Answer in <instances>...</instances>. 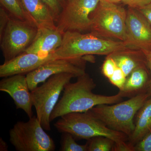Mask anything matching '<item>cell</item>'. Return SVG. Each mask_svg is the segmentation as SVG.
Instances as JSON below:
<instances>
[{
  "mask_svg": "<svg viewBox=\"0 0 151 151\" xmlns=\"http://www.w3.org/2000/svg\"><path fill=\"white\" fill-rule=\"evenodd\" d=\"M130 49L124 42L99 37L91 33L66 31L63 34L61 45L52 53L55 59L76 58L90 55H109Z\"/></svg>",
  "mask_w": 151,
  "mask_h": 151,
  "instance_id": "2",
  "label": "cell"
},
{
  "mask_svg": "<svg viewBox=\"0 0 151 151\" xmlns=\"http://www.w3.org/2000/svg\"><path fill=\"white\" fill-rule=\"evenodd\" d=\"M11 16L2 7L0 8V37L2 35L8 23Z\"/></svg>",
  "mask_w": 151,
  "mask_h": 151,
  "instance_id": "27",
  "label": "cell"
},
{
  "mask_svg": "<svg viewBox=\"0 0 151 151\" xmlns=\"http://www.w3.org/2000/svg\"><path fill=\"white\" fill-rule=\"evenodd\" d=\"M0 90L10 96L17 109L24 111L29 119L34 116L31 93L26 76L17 74L4 77L0 81Z\"/></svg>",
  "mask_w": 151,
  "mask_h": 151,
  "instance_id": "12",
  "label": "cell"
},
{
  "mask_svg": "<svg viewBox=\"0 0 151 151\" xmlns=\"http://www.w3.org/2000/svg\"><path fill=\"white\" fill-rule=\"evenodd\" d=\"M135 127L128 142L134 148L136 144L151 132V96L145 102L136 116Z\"/></svg>",
  "mask_w": 151,
  "mask_h": 151,
  "instance_id": "17",
  "label": "cell"
},
{
  "mask_svg": "<svg viewBox=\"0 0 151 151\" xmlns=\"http://www.w3.org/2000/svg\"><path fill=\"white\" fill-rule=\"evenodd\" d=\"M76 77L72 73H63L52 76L37 86L31 93L32 104L35 108L37 117L46 131L51 129L50 116L57 103L60 93L71 78Z\"/></svg>",
  "mask_w": 151,
  "mask_h": 151,
  "instance_id": "6",
  "label": "cell"
},
{
  "mask_svg": "<svg viewBox=\"0 0 151 151\" xmlns=\"http://www.w3.org/2000/svg\"><path fill=\"white\" fill-rule=\"evenodd\" d=\"M63 34L57 29L38 28L33 41L24 52L46 55L53 53L61 45Z\"/></svg>",
  "mask_w": 151,
  "mask_h": 151,
  "instance_id": "14",
  "label": "cell"
},
{
  "mask_svg": "<svg viewBox=\"0 0 151 151\" xmlns=\"http://www.w3.org/2000/svg\"><path fill=\"white\" fill-rule=\"evenodd\" d=\"M117 67V64L113 58L110 55H108L102 65V73L105 77L109 78L113 75Z\"/></svg>",
  "mask_w": 151,
  "mask_h": 151,
  "instance_id": "24",
  "label": "cell"
},
{
  "mask_svg": "<svg viewBox=\"0 0 151 151\" xmlns=\"http://www.w3.org/2000/svg\"><path fill=\"white\" fill-rule=\"evenodd\" d=\"M126 29L125 42L130 49L151 50V25L137 9L127 10Z\"/></svg>",
  "mask_w": 151,
  "mask_h": 151,
  "instance_id": "11",
  "label": "cell"
},
{
  "mask_svg": "<svg viewBox=\"0 0 151 151\" xmlns=\"http://www.w3.org/2000/svg\"><path fill=\"white\" fill-rule=\"evenodd\" d=\"M8 150V146L6 143L3 140L2 138H1L0 139V151H6Z\"/></svg>",
  "mask_w": 151,
  "mask_h": 151,
  "instance_id": "30",
  "label": "cell"
},
{
  "mask_svg": "<svg viewBox=\"0 0 151 151\" xmlns=\"http://www.w3.org/2000/svg\"><path fill=\"white\" fill-rule=\"evenodd\" d=\"M50 9L55 21L61 13L65 2V0H42Z\"/></svg>",
  "mask_w": 151,
  "mask_h": 151,
  "instance_id": "23",
  "label": "cell"
},
{
  "mask_svg": "<svg viewBox=\"0 0 151 151\" xmlns=\"http://www.w3.org/2000/svg\"><path fill=\"white\" fill-rule=\"evenodd\" d=\"M134 151H151V132L134 147Z\"/></svg>",
  "mask_w": 151,
  "mask_h": 151,
  "instance_id": "25",
  "label": "cell"
},
{
  "mask_svg": "<svg viewBox=\"0 0 151 151\" xmlns=\"http://www.w3.org/2000/svg\"><path fill=\"white\" fill-rule=\"evenodd\" d=\"M23 8L32 23L38 28L45 27L56 29L53 14L42 0H19Z\"/></svg>",
  "mask_w": 151,
  "mask_h": 151,
  "instance_id": "16",
  "label": "cell"
},
{
  "mask_svg": "<svg viewBox=\"0 0 151 151\" xmlns=\"http://www.w3.org/2000/svg\"><path fill=\"white\" fill-rule=\"evenodd\" d=\"M103 1L118 4V3L120 2H122V0H103Z\"/></svg>",
  "mask_w": 151,
  "mask_h": 151,
  "instance_id": "31",
  "label": "cell"
},
{
  "mask_svg": "<svg viewBox=\"0 0 151 151\" xmlns=\"http://www.w3.org/2000/svg\"><path fill=\"white\" fill-rule=\"evenodd\" d=\"M122 2L129 7L139 9L151 3V0H122Z\"/></svg>",
  "mask_w": 151,
  "mask_h": 151,
  "instance_id": "26",
  "label": "cell"
},
{
  "mask_svg": "<svg viewBox=\"0 0 151 151\" xmlns=\"http://www.w3.org/2000/svg\"><path fill=\"white\" fill-rule=\"evenodd\" d=\"M137 10L142 14L151 25V3L148 5Z\"/></svg>",
  "mask_w": 151,
  "mask_h": 151,
  "instance_id": "28",
  "label": "cell"
},
{
  "mask_svg": "<svg viewBox=\"0 0 151 151\" xmlns=\"http://www.w3.org/2000/svg\"></svg>",
  "mask_w": 151,
  "mask_h": 151,
  "instance_id": "32",
  "label": "cell"
},
{
  "mask_svg": "<svg viewBox=\"0 0 151 151\" xmlns=\"http://www.w3.org/2000/svg\"><path fill=\"white\" fill-rule=\"evenodd\" d=\"M55 60L52 53L40 55L24 52L0 65V77L24 74L37 69L45 63Z\"/></svg>",
  "mask_w": 151,
  "mask_h": 151,
  "instance_id": "13",
  "label": "cell"
},
{
  "mask_svg": "<svg viewBox=\"0 0 151 151\" xmlns=\"http://www.w3.org/2000/svg\"><path fill=\"white\" fill-rule=\"evenodd\" d=\"M96 86L93 78L86 73L77 77L76 82L66 84L62 97L52 112L50 122L67 113L86 112L97 105L115 104L123 100L120 92L112 96L94 94L92 91Z\"/></svg>",
  "mask_w": 151,
  "mask_h": 151,
  "instance_id": "1",
  "label": "cell"
},
{
  "mask_svg": "<svg viewBox=\"0 0 151 151\" xmlns=\"http://www.w3.org/2000/svg\"><path fill=\"white\" fill-rule=\"evenodd\" d=\"M151 96V92L142 93L123 102L97 105L89 111L108 128L129 137L135 129V116Z\"/></svg>",
  "mask_w": 151,
  "mask_h": 151,
  "instance_id": "4",
  "label": "cell"
},
{
  "mask_svg": "<svg viewBox=\"0 0 151 151\" xmlns=\"http://www.w3.org/2000/svg\"><path fill=\"white\" fill-rule=\"evenodd\" d=\"M27 122H18L9 131L10 142L18 151H53L55 144L37 116Z\"/></svg>",
  "mask_w": 151,
  "mask_h": 151,
  "instance_id": "7",
  "label": "cell"
},
{
  "mask_svg": "<svg viewBox=\"0 0 151 151\" xmlns=\"http://www.w3.org/2000/svg\"><path fill=\"white\" fill-rule=\"evenodd\" d=\"M54 124L58 132L69 133L75 139L88 140L103 136L111 139L116 145L128 142V136L122 132L111 129L89 111L73 112L60 117Z\"/></svg>",
  "mask_w": 151,
  "mask_h": 151,
  "instance_id": "3",
  "label": "cell"
},
{
  "mask_svg": "<svg viewBox=\"0 0 151 151\" xmlns=\"http://www.w3.org/2000/svg\"><path fill=\"white\" fill-rule=\"evenodd\" d=\"M87 151H113L115 142L103 136L94 137L88 140Z\"/></svg>",
  "mask_w": 151,
  "mask_h": 151,
  "instance_id": "20",
  "label": "cell"
},
{
  "mask_svg": "<svg viewBox=\"0 0 151 151\" xmlns=\"http://www.w3.org/2000/svg\"><path fill=\"white\" fill-rule=\"evenodd\" d=\"M86 60L83 57L57 59L49 61L27 74L29 87L32 91L40 83L44 82L55 74L72 73L77 77L86 73Z\"/></svg>",
  "mask_w": 151,
  "mask_h": 151,
  "instance_id": "10",
  "label": "cell"
},
{
  "mask_svg": "<svg viewBox=\"0 0 151 151\" xmlns=\"http://www.w3.org/2000/svg\"><path fill=\"white\" fill-rule=\"evenodd\" d=\"M142 51L145 57L147 66L151 74V50H143Z\"/></svg>",
  "mask_w": 151,
  "mask_h": 151,
  "instance_id": "29",
  "label": "cell"
},
{
  "mask_svg": "<svg viewBox=\"0 0 151 151\" xmlns=\"http://www.w3.org/2000/svg\"><path fill=\"white\" fill-rule=\"evenodd\" d=\"M61 151H87V144L80 145L76 142L75 138L68 133H62L60 141Z\"/></svg>",
  "mask_w": 151,
  "mask_h": 151,
  "instance_id": "21",
  "label": "cell"
},
{
  "mask_svg": "<svg viewBox=\"0 0 151 151\" xmlns=\"http://www.w3.org/2000/svg\"><path fill=\"white\" fill-rule=\"evenodd\" d=\"M127 10L117 4L100 0L91 15L90 33L99 37L127 39Z\"/></svg>",
  "mask_w": 151,
  "mask_h": 151,
  "instance_id": "5",
  "label": "cell"
},
{
  "mask_svg": "<svg viewBox=\"0 0 151 151\" xmlns=\"http://www.w3.org/2000/svg\"><path fill=\"white\" fill-rule=\"evenodd\" d=\"M151 74L147 63L136 68L127 76L123 88L119 90L123 97H132L151 92Z\"/></svg>",
  "mask_w": 151,
  "mask_h": 151,
  "instance_id": "15",
  "label": "cell"
},
{
  "mask_svg": "<svg viewBox=\"0 0 151 151\" xmlns=\"http://www.w3.org/2000/svg\"><path fill=\"white\" fill-rule=\"evenodd\" d=\"M100 0H65L61 13L56 21L57 30L81 32L90 31L91 17Z\"/></svg>",
  "mask_w": 151,
  "mask_h": 151,
  "instance_id": "9",
  "label": "cell"
},
{
  "mask_svg": "<svg viewBox=\"0 0 151 151\" xmlns=\"http://www.w3.org/2000/svg\"><path fill=\"white\" fill-rule=\"evenodd\" d=\"M37 30V27L32 23L11 17L2 35L0 37L4 62L24 52L35 38Z\"/></svg>",
  "mask_w": 151,
  "mask_h": 151,
  "instance_id": "8",
  "label": "cell"
},
{
  "mask_svg": "<svg viewBox=\"0 0 151 151\" xmlns=\"http://www.w3.org/2000/svg\"><path fill=\"white\" fill-rule=\"evenodd\" d=\"M115 60L117 66L122 69L127 77L136 68L146 64L142 50L128 49L109 55Z\"/></svg>",
  "mask_w": 151,
  "mask_h": 151,
  "instance_id": "18",
  "label": "cell"
},
{
  "mask_svg": "<svg viewBox=\"0 0 151 151\" xmlns=\"http://www.w3.org/2000/svg\"><path fill=\"white\" fill-rule=\"evenodd\" d=\"M127 78L122 69L117 67L113 75L108 79L111 84L118 87L120 90L123 88Z\"/></svg>",
  "mask_w": 151,
  "mask_h": 151,
  "instance_id": "22",
  "label": "cell"
},
{
  "mask_svg": "<svg viewBox=\"0 0 151 151\" xmlns=\"http://www.w3.org/2000/svg\"><path fill=\"white\" fill-rule=\"evenodd\" d=\"M0 3L1 6L12 17L32 22L19 0H0Z\"/></svg>",
  "mask_w": 151,
  "mask_h": 151,
  "instance_id": "19",
  "label": "cell"
}]
</instances>
